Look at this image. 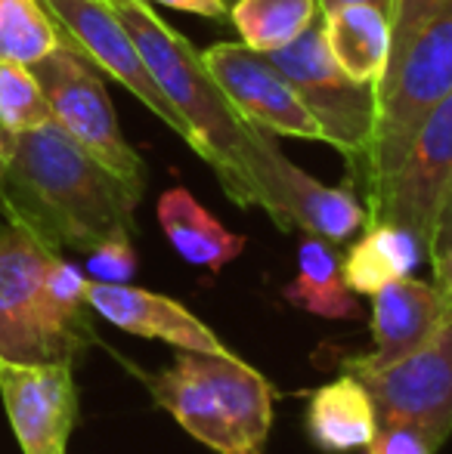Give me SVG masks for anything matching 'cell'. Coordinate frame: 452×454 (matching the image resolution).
Listing matches in <instances>:
<instances>
[{"mask_svg":"<svg viewBox=\"0 0 452 454\" xmlns=\"http://www.w3.org/2000/svg\"><path fill=\"white\" fill-rule=\"evenodd\" d=\"M139 198L50 121L12 143L0 220L22 223L59 251L91 254L112 235L137 232Z\"/></svg>","mask_w":452,"mask_h":454,"instance_id":"cell-1","label":"cell"},{"mask_svg":"<svg viewBox=\"0 0 452 454\" xmlns=\"http://www.w3.org/2000/svg\"><path fill=\"white\" fill-rule=\"evenodd\" d=\"M115 16L137 41L162 93L189 127V149L211 164L239 207H264L279 149L270 133L245 124L202 62V53L177 35L143 0H109Z\"/></svg>","mask_w":452,"mask_h":454,"instance_id":"cell-2","label":"cell"},{"mask_svg":"<svg viewBox=\"0 0 452 454\" xmlns=\"http://www.w3.org/2000/svg\"><path fill=\"white\" fill-rule=\"evenodd\" d=\"M158 408L218 454H264L273 427V387L258 368L226 353L177 349L164 371H139Z\"/></svg>","mask_w":452,"mask_h":454,"instance_id":"cell-3","label":"cell"},{"mask_svg":"<svg viewBox=\"0 0 452 454\" xmlns=\"http://www.w3.org/2000/svg\"><path fill=\"white\" fill-rule=\"evenodd\" d=\"M59 247L16 220L0 226V359L68 362L97 340L91 316L62 306L50 287Z\"/></svg>","mask_w":452,"mask_h":454,"instance_id":"cell-4","label":"cell"},{"mask_svg":"<svg viewBox=\"0 0 452 454\" xmlns=\"http://www.w3.org/2000/svg\"><path fill=\"white\" fill-rule=\"evenodd\" d=\"M452 90V0L440 6L387 66L375 87V130L362 158L366 185L385 180L403 158L422 118Z\"/></svg>","mask_w":452,"mask_h":454,"instance_id":"cell-5","label":"cell"},{"mask_svg":"<svg viewBox=\"0 0 452 454\" xmlns=\"http://www.w3.org/2000/svg\"><path fill=\"white\" fill-rule=\"evenodd\" d=\"M37 84L50 102L53 121L87 152L97 158L109 174L118 176L127 189L143 195L146 189V164L124 139L118 114L109 99L99 68L81 53L66 35V41L31 66Z\"/></svg>","mask_w":452,"mask_h":454,"instance_id":"cell-6","label":"cell"},{"mask_svg":"<svg viewBox=\"0 0 452 454\" xmlns=\"http://www.w3.org/2000/svg\"><path fill=\"white\" fill-rule=\"evenodd\" d=\"M366 189L369 223L409 229L428 254L452 189V90L422 118L397 168Z\"/></svg>","mask_w":452,"mask_h":454,"instance_id":"cell-7","label":"cell"},{"mask_svg":"<svg viewBox=\"0 0 452 454\" xmlns=\"http://www.w3.org/2000/svg\"><path fill=\"white\" fill-rule=\"evenodd\" d=\"M266 56L291 81L326 133V143L350 164H362L375 130V84H360L341 72L326 47L320 19L297 41Z\"/></svg>","mask_w":452,"mask_h":454,"instance_id":"cell-8","label":"cell"},{"mask_svg":"<svg viewBox=\"0 0 452 454\" xmlns=\"http://www.w3.org/2000/svg\"><path fill=\"white\" fill-rule=\"evenodd\" d=\"M341 371L353 374L372 395L378 424L406 420L443 445L452 433V312L418 349L397 362L356 364L341 359Z\"/></svg>","mask_w":452,"mask_h":454,"instance_id":"cell-9","label":"cell"},{"mask_svg":"<svg viewBox=\"0 0 452 454\" xmlns=\"http://www.w3.org/2000/svg\"><path fill=\"white\" fill-rule=\"evenodd\" d=\"M202 62L245 124L270 137L326 143L322 127L316 124L291 81L273 66L266 53H254L242 41L214 43L202 50Z\"/></svg>","mask_w":452,"mask_h":454,"instance_id":"cell-10","label":"cell"},{"mask_svg":"<svg viewBox=\"0 0 452 454\" xmlns=\"http://www.w3.org/2000/svg\"><path fill=\"white\" fill-rule=\"evenodd\" d=\"M44 4L56 16V22L62 25V31L72 37L75 47L99 72L118 81L131 96H137L155 118H162L189 145L186 121L177 114V108L162 93L155 74L149 72L143 53H139L137 41L124 28V22L115 16L109 0H44Z\"/></svg>","mask_w":452,"mask_h":454,"instance_id":"cell-11","label":"cell"},{"mask_svg":"<svg viewBox=\"0 0 452 454\" xmlns=\"http://www.w3.org/2000/svg\"><path fill=\"white\" fill-rule=\"evenodd\" d=\"M0 399L22 454H66L78 424L75 364L0 359Z\"/></svg>","mask_w":452,"mask_h":454,"instance_id":"cell-12","label":"cell"},{"mask_svg":"<svg viewBox=\"0 0 452 454\" xmlns=\"http://www.w3.org/2000/svg\"><path fill=\"white\" fill-rule=\"evenodd\" d=\"M260 210L282 232L301 229L304 235H316L329 245H344L369 223L366 204L353 195V176L344 185H326L289 161L282 152L273 164Z\"/></svg>","mask_w":452,"mask_h":454,"instance_id":"cell-13","label":"cell"},{"mask_svg":"<svg viewBox=\"0 0 452 454\" xmlns=\"http://www.w3.org/2000/svg\"><path fill=\"white\" fill-rule=\"evenodd\" d=\"M87 303L93 316L143 340H162L174 349H193V353H226L224 340L186 306L131 281L127 285L91 281Z\"/></svg>","mask_w":452,"mask_h":454,"instance_id":"cell-14","label":"cell"},{"mask_svg":"<svg viewBox=\"0 0 452 454\" xmlns=\"http://www.w3.org/2000/svg\"><path fill=\"white\" fill-rule=\"evenodd\" d=\"M369 331H372V349L362 356H347L356 364H378L397 362L431 340L437 328L449 318L452 300L434 281H418L412 275L397 278L375 291Z\"/></svg>","mask_w":452,"mask_h":454,"instance_id":"cell-15","label":"cell"},{"mask_svg":"<svg viewBox=\"0 0 452 454\" xmlns=\"http://www.w3.org/2000/svg\"><path fill=\"white\" fill-rule=\"evenodd\" d=\"M320 25L341 72L360 84L378 87L393 56L391 12L372 4H344L332 12H320Z\"/></svg>","mask_w":452,"mask_h":454,"instance_id":"cell-16","label":"cell"},{"mask_svg":"<svg viewBox=\"0 0 452 454\" xmlns=\"http://www.w3.org/2000/svg\"><path fill=\"white\" fill-rule=\"evenodd\" d=\"M155 216L177 257H183L189 266H199V270L220 272L226 263L242 257L248 245L245 235L229 232L224 223L183 185L162 192Z\"/></svg>","mask_w":452,"mask_h":454,"instance_id":"cell-17","label":"cell"},{"mask_svg":"<svg viewBox=\"0 0 452 454\" xmlns=\"http://www.w3.org/2000/svg\"><path fill=\"white\" fill-rule=\"evenodd\" d=\"M304 427L316 449L329 454H347L366 449L378 430L372 395L366 393L360 380L347 371H341L338 380L313 389L304 414Z\"/></svg>","mask_w":452,"mask_h":454,"instance_id":"cell-18","label":"cell"},{"mask_svg":"<svg viewBox=\"0 0 452 454\" xmlns=\"http://www.w3.org/2000/svg\"><path fill=\"white\" fill-rule=\"evenodd\" d=\"M422 257L428 254L409 229L393 223H366L362 235L341 257L344 285L356 297H372L385 285L416 272Z\"/></svg>","mask_w":452,"mask_h":454,"instance_id":"cell-19","label":"cell"},{"mask_svg":"<svg viewBox=\"0 0 452 454\" xmlns=\"http://www.w3.org/2000/svg\"><path fill=\"white\" fill-rule=\"evenodd\" d=\"M282 297L295 309L332 318V322L360 318L356 294L344 285L338 251L316 235H304L297 245V275L282 287Z\"/></svg>","mask_w":452,"mask_h":454,"instance_id":"cell-20","label":"cell"},{"mask_svg":"<svg viewBox=\"0 0 452 454\" xmlns=\"http://www.w3.org/2000/svg\"><path fill=\"white\" fill-rule=\"evenodd\" d=\"M254 53H276L320 19V0H233L226 10Z\"/></svg>","mask_w":452,"mask_h":454,"instance_id":"cell-21","label":"cell"},{"mask_svg":"<svg viewBox=\"0 0 452 454\" xmlns=\"http://www.w3.org/2000/svg\"><path fill=\"white\" fill-rule=\"evenodd\" d=\"M66 41L44 0H0V59L35 66Z\"/></svg>","mask_w":452,"mask_h":454,"instance_id":"cell-22","label":"cell"},{"mask_svg":"<svg viewBox=\"0 0 452 454\" xmlns=\"http://www.w3.org/2000/svg\"><path fill=\"white\" fill-rule=\"evenodd\" d=\"M50 121H53V112L31 66L0 59V127L19 137Z\"/></svg>","mask_w":452,"mask_h":454,"instance_id":"cell-23","label":"cell"},{"mask_svg":"<svg viewBox=\"0 0 452 454\" xmlns=\"http://www.w3.org/2000/svg\"><path fill=\"white\" fill-rule=\"evenodd\" d=\"M137 251H133V235H112L103 245L87 254V278L106 281V285H127L137 275Z\"/></svg>","mask_w":452,"mask_h":454,"instance_id":"cell-24","label":"cell"},{"mask_svg":"<svg viewBox=\"0 0 452 454\" xmlns=\"http://www.w3.org/2000/svg\"><path fill=\"white\" fill-rule=\"evenodd\" d=\"M440 445L416 424L406 420H385L375 430L372 442L366 445L369 454H437Z\"/></svg>","mask_w":452,"mask_h":454,"instance_id":"cell-25","label":"cell"},{"mask_svg":"<svg viewBox=\"0 0 452 454\" xmlns=\"http://www.w3.org/2000/svg\"><path fill=\"white\" fill-rule=\"evenodd\" d=\"M447 0H393L391 6V28H393V56L412 41L418 28L434 16ZM391 56V59H393Z\"/></svg>","mask_w":452,"mask_h":454,"instance_id":"cell-26","label":"cell"},{"mask_svg":"<svg viewBox=\"0 0 452 454\" xmlns=\"http://www.w3.org/2000/svg\"><path fill=\"white\" fill-rule=\"evenodd\" d=\"M143 4H158V6H168V10L193 12V16H205V19L226 16L224 0H143Z\"/></svg>","mask_w":452,"mask_h":454,"instance_id":"cell-27","label":"cell"},{"mask_svg":"<svg viewBox=\"0 0 452 454\" xmlns=\"http://www.w3.org/2000/svg\"><path fill=\"white\" fill-rule=\"evenodd\" d=\"M447 245H452V189H449L447 201H443L440 216H437L434 241H431V251H428V257H431V254H437V251H440V247H447Z\"/></svg>","mask_w":452,"mask_h":454,"instance_id":"cell-28","label":"cell"},{"mask_svg":"<svg viewBox=\"0 0 452 454\" xmlns=\"http://www.w3.org/2000/svg\"><path fill=\"white\" fill-rule=\"evenodd\" d=\"M431 266H434V285H440L452 300V245L431 254Z\"/></svg>","mask_w":452,"mask_h":454,"instance_id":"cell-29","label":"cell"},{"mask_svg":"<svg viewBox=\"0 0 452 454\" xmlns=\"http://www.w3.org/2000/svg\"><path fill=\"white\" fill-rule=\"evenodd\" d=\"M12 143H16V137L0 127V204H4V180H6V168H10V158H12Z\"/></svg>","mask_w":452,"mask_h":454,"instance_id":"cell-30","label":"cell"},{"mask_svg":"<svg viewBox=\"0 0 452 454\" xmlns=\"http://www.w3.org/2000/svg\"><path fill=\"white\" fill-rule=\"evenodd\" d=\"M344 4H372V6H381L385 12H391L393 0H320V12H332Z\"/></svg>","mask_w":452,"mask_h":454,"instance_id":"cell-31","label":"cell"},{"mask_svg":"<svg viewBox=\"0 0 452 454\" xmlns=\"http://www.w3.org/2000/svg\"><path fill=\"white\" fill-rule=\"evenodd\" d=\"M224 4H226V10H229V4H233V0H224Z\"/></svg>","mask_w":452,"mask_h":454,"instance_id":"cell-32","label":"cell"}]
</instances>
